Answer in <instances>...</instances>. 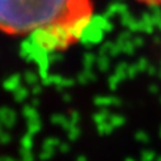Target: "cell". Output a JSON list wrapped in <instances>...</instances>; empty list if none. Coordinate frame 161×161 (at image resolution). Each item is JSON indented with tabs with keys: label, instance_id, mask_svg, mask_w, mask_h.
I'll return each instance as SVG.
<instances>
[{
	"label": "cell",
	"instance_id": "2",
	"mask_svg": "<svg viewBox=\"0 0 161 161\" xmlns=\"http://www.w3.org/2000/svg\"><path fill=\"white\" fill-rule=\"evenodd\" d=\"M136 2L148 7H161V0H136Z\"/></svg>",
	"mask_w": 161,
	"mask_h": 161
},
{
	"label": "cell",
	"instance_id": "1",
	"mask_svg": "<svg viewBox=\"0 0 161 161\" xmlns=\"http://www.w3.org/2000/svg\"><path fill=\"white\" fill-rule=\"evenodd\" d=\"M88 14L80 0H0V32L36 36L48 50H61L79 38Z\"/></svg>",
	"mask_w": 161,
	"mask_h": 161
}]
</instances>
